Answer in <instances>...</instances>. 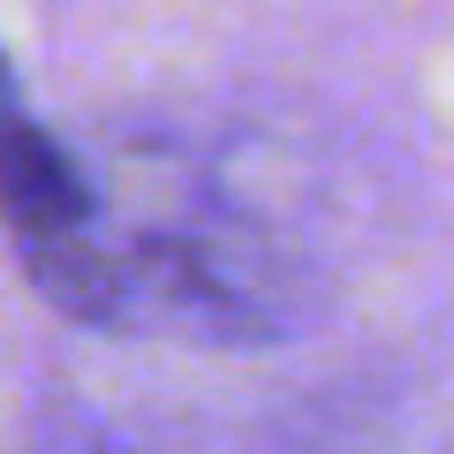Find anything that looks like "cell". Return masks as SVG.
<instances>
[{"mask_svg":"<svg viewBox=\"0 0 454 454\" xmlns=\"http://www.w3.org/2000/svg\"><path fill=\"white\" fill-rule=\"evenodd\" d=\"M31 454H137L121 432H106L98 417H83V409H46L31 432Z\"/></svg>","mask_w":454,"mask_h":454,"instance_id":"obj_2","label":"cell"},{"mask_svg":"<svg viewBox=\"0 0 454 454\" xmlns=\"http://www.w3.org/2000/svg\"><path fill=\"white\" fill-rule=\"evenodd\" d=\"M98 205H106V190L91 182V167L53 129H38L31 114H16L8 121V243H16V258L76 243L98 220Z\"/></svg>","mask_w":454,"mask_h":454,"instance_id":"obj_1","label":"cell"}]
</instances>
